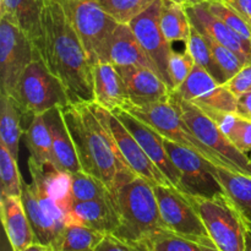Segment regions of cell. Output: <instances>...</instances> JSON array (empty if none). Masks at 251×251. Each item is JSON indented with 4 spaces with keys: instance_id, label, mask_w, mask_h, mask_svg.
<instances>
[{
    "instance_id": "2",
    "label": "cell",
    "mask_w": 251,
    "mask_h": 251,
    "mask_svg": "<svg viewBox=\"0 0 251 251\" xmlns=\"http://www.w3.org/2000/svg\"><path fill=\"white\" fill-rule=\"evenodd\" d=\"M61 113L82 172L103 181L114 196L120 188L137 178L93 103L68 104L61 108Z\"/></svg>"
},
{
    "instance_id": "26",
    "label": "cell",
    "mask_w": 251,
    "mask_h": 251,
    "mask_svg": "<svg viewBox=\"0 0 251 251\" xmlns=\"http://www.w3.org/2000/svg\"><path fill=\"white\" fill-rule=\"evenodd\" d=\"M107 234L86 226L68 223L54 240L53 251H95Z\"/></svg>"
},
{
    "instance_id": "31",
    "label": "cell",
    "mask_w": 251,
    "mask_h": 251,
    "mask_svg": "<svg viewBox=\"0 0 251 251\" xmlns=\"http://www.w3.org/2000/svg\"><path fill=\"white\" fill-rule=\"evenodd\" d=\"M145 251H206L205 245L180 237L168 229H162L152 234L142 244Z\"/></svg>"
},
{
    "instance_id": "45",
    "label": "cell",
    "mask_w": 251,
    "mask_h": 251,
    "mask_svg": "<svg viewBox=\"0 0 251 251\" xmlns=\"http://www.w3.org/2000/svg\"><path fill=\"white\" fill-rule=\"evenodd\" d=\"M247 217V216H245ZM248 229H247V251H251V223L247 217Z\"/></svg>"
},
{
    "instance_id": "15",
    "label": "cell",
    "mask_w": 251,
    "mask_h": 251,
    "mask_svg": "<svg viewBox=\"0 0 251 251\" xmlns=\"http://www.w3.org/2000/svg\"><path fill=\"white\" fill-rule=\"evenodd\" d=\"M191 25L205 36L234 51L244 65L251 63V42L233 31L212 14L205 1L185 6Z\"/></svg>"
},
{
    "instance_id": "16",
    "label": "cell",
    "mask_w": 251,
    "mask_h": 251,
    "mask_svg": "<svg viewBox=\"0 0 251 251\" xmlns=\"http://www.w3.org/2000/svg\"><path fill=\"white\" fill-rule=\"evenodd\" d=\"M126 86L134 107L167 102L172 90L152 69L142 66H117Z\"/></svg>"
},
{
    "instance_id": "17",
    "label": "cell",
    "mask_w": 251,
    "mask_h": 251,
    "mask_svg": "<svg viewBox=\"0 0 251 251\" xmlns=\"http://www.w3.org/2000/svg\"><path fill=\"white\" fill-rule=\"evenodd\" d=\"M86 226L103 234H114L119 227V213L114 198L73 202L66 216V225Z\"/></svg>"
},
{
    "instance_id": "50",
    "label": "cell",
    "mask_w": 251,
    "mask_h": 251,
    "mask_svg": "<svg viewBox=\"0 0 251 251\" xmlns=\"http://www.w3.org/2000/svg\"><path fill=\"white\" fill-rule=\"evenodd\" d=\"M203 1H217V0H203Z\"/></svg>"
},
{
    "instance_id": "23",
    "label": "cell",
    "mask_w": 251,
    "mask_h": 251,
    "mask_svg": "<svg viewBox=\"0 0 251 251\" xmlns=\"http://www.w3.org/2000/svg\"><path fill=\"white\" fill-rule=\"evenodd\" d=\"M21 200L24 203L25 211H26L27 218L29 221V225L33 230L36 243L51 247L60 230L44 212L33 188L24 178H22Z\"/></svg>"
},
{
    "instance_id": "28",
    "label": "cell",
    "mask_w": 251,
    "mask_h": 251,
    "mask_svg": "<svg viewBox=\"0 0 251 251\" xmlns=\"http://www.w3.org/2000/svg\"><path fill=\"white\" fill-rule=\"evenodd\" d=\"M216 172L226 194L244 212H251V176L218 166H216Z\"/></svg>"
},
{
    "instance_id": "11",
    "label": "cell",
    "mask_w": 251,
    "mask_h": 251,
    "mask_svg": "<svg viewBox=\"0 0 251 251\" xmlns=\"http://www.w3.org/2000/svg\"><path fill=\"white\" fill-rule=\"evenodd\" d=\"M38 55L33 42L11 22L0 19V86L11 97L22 74Z\"/></svg>"
},
{
    "instance_id": "7",
    "label": "cell",
    "mask_w": 251,
    "mask_h": 251,
    "mask_svg": "<svg viewBox=\"0 0 251 251\" xmlns=\"http://www.w3.org/2000/svg\"><path fill=\"white\" fill-rule=\"evenodd\" d=\"M169 100L176 105L184 122L193 130L199 140L215 151L227 163L230 171L251 176V158L249 154L238 150L203 110L188 100H181L173 91Z\"/></svg>"
},
{
    "instance_id": "19",
    "label": "cell",
    "mask_w": 251,
    "mask_h": 251,
    "mask_svg": "<svg viewBox=\"0 0 251 251\" xmlns=\"http://www.w3.org/2000/svg\"><path fill=\"white\" fill-rule=\"evenodd\" d=\"M43 115L51 135L55 168L70 174L82 172L74 141L61 113V108H53Z\"/></svg>"
},
{
    "instance_id": "32",
    "label": "cell",
    "mask_w": 251,
    "mask_h": 251,
    "mask_svg": "<svg viewBox=\"0 0 251 251\" xmlns=\"http://www.w3.org/2000/svg\"><path fill=\"white\" fill-rule=\"evenodd\" d=\"M0 180H1L0 195L21 198L22 176L17 167V159L1 144H0Z\"/></svg>"
},
{
    "instance_id": "22",
    "label": "cell",
    "mask_w": 251,
    "mask_h": 251,
    "mask_svg": "<svg viewBox=\"0 0 251 251\" xmlns=\"http://www.w3.org/2000/svg\"><path fill=\"white\" fill-rule=\"evenodd\" d=\"M109 63L115 66H142L156 73L153 63L140 44L129 25L119 24L113 36ZM157 74V73H156Z\"/></svg>"
},
{
    "instance_id": "9",
    "label": "cell",
    "mask_w": 251,
    "mask_h": 251,
    "mask_svg": "<svg viewBox=\"0 0 251 251\" xmlns=\"http://www.w3.org/2000/svg\"><path fill=\"white\" fill-rule=\"evenodd\" d=\"M154 193L167 229L205 247L216 248L185 193L172 185H154Z\"/></svg>"
},
{
    "instance_id": "40",
    "label": "cell",
    "mask_w": 251,
    "mask_h": 251,
    "mask_svg": "<svg viewBox=\"0 0 251 251\" xmlns=\"http://www.w3.org/2000/svg\"><path fill=\"white\" fill-rule=\"evenodd\" d=\"M225 85L237 98L251 92V63L243 66L239 73L235 74Z\"/></svg>"
},
{
    "instance_id": "29",
    "label": "cell",
    "mask_w": 251,
    "mask_h": 251,
    "mask_svg": "<svg viewBox=\"0 0 251 251\" xmlns=\"http://www.w3.org/2000/svg\"><path fill=\"white\" fill-rule=\"evenodd\" d=\"M185 46V49L193 56L195 64L202 66L206 71H208L220 85H225L227 82L220 66H218L215 58H213L212 50H211L205 36L201 32H199L194 26L191 27L190 36H189Z\"/></svg>"
},
{
    "instance_id": "47",
    "label": "cell",
    "mask_w": 251,
    "mask_h": 251,
    "mask_svg": "<svg viewBox=\"0 0 251 251\" xmlns=\"http://www.w3.org/2000/svg\"><path fill=\"white\" fill-rule=\"evenodd\" d=\"M206 251H220L217 248H210V247H206Z\"/></svg>"
},
{
    "instance_id": "48",
    "label": "cell",
    "mask_w": 251,
    "mask_h": 251,
    "mask_svg": "<svg viewBox=\"0 0 251 251\" xmlns=\"http://www.w3.org/2000/svg\"><path fill=\"white\" fill-rule=\"evenodd\" d=\"M54 1H58V2H60V4L65 5L66 2H69V1H70V0H54Z\"/></svg>"
},
{
    "instance_id": "8",
    "label": "cell",
    "mask_w": 251,
    "mask_h": 251,
    "mask_svg": "<svg viewBox=\"0 0 251 251\" xmlns=\"http://www.w3.org/2000/svg\"><path fill=\"white\" fill-rule=\"evenodd\" d=\"M127 112L153 127L166 139L193 150L215 166L229 169L227 163L215 151L199 140L171 100L146 107H132Z\"/></svg>"
},
{
    "instance_id": "20",
    "label": "cell",
    "mask_w": 251,
    "mask_h": 251,
    "mask_svg": "<svg viewBox=\"0 0 251 251\" xmlns=\"http://www.w3.org/2000/svg\"><path fill=\"white\" fill-rule=\"evenodd\" d=\"M0 216L12 251H22L36 243L21 198L0 195Z\"/></svg>"
},
{
    "instance_id": "44",
    "label": "cell",
    "mask_w": 251,
    "mask_h": 251,
    "mask_svg": "<svg viewBox=\"0 0 251 251\" xmlns=\"http://www.w3.org/2000/svg\"><path fill=\"white\" fill-rule=\"evenodd\" d=\"M22 251H53V249H51V247H48V245L39 244V243H32L31 245L25 248Z\"/></svg>"
},
{
    "instance_id": "27",
    "label": "cell",
    "mask_w": 251,
    "mask_h": 251,
    "mask_svg": "<svg viewBox=\"0 0 251 251\" xmlns=\"http://www.w3.org/2000/svg\"><path fill=\"white\" fill-rule=\"evenodd\" d=\"M191 25L185 5L176 0H162L161 28L169 43L183 42L186 44L191 32Z\"/></svg>"
},
{
    "instance_id": "18",
    "label": "cell",
    "mask_w": 251,
    "mask_h": 251,
    "mask_svg": "<svg viewBox=\"0 0 251 251\" xmlns=\"http://www.w3.org/2000/svg\"><path fill=\"white\" fill-rule=\"evenodd\" d=\"M93 90L95 103L109 112L132 108L124 80L117 66L112 63H98L93 65Z\"/></svg>"
},
{
    "instance_id": "24",
    "label": "cell",
    "mask_w": 251,
    "mask_h": 251,
    "mask_svg": "<svg viewBox=\"0 0 251 251\" xmlns=\"http://www.w3.org/2000/svg\"><path fill=\"white\" fill-rule=\"evenodd\" d=\"M22 110L9 95L0 92V144L19 159L20 139L24 135L21 126Z\"/></svg>"
},
{
    "instance_id": "41",
    "label": "cell",
    "mask_w": 251,
    "mask_h": 251,
    "mask_svg": "<svg viewBox=\"0 0 251 251\" xmlns=\"http://www.w3.org/2000/svg\"><path fill=\"white\" fill-rule=\"evenodd\" d=\"M95 251H145L142 248L127 244L113 234H107Z\"/></svg>"
},
{
    "instance_id": "10",
    "label": "cell",
    "mask_w": 251,
    "mask_h": 251,
    "mask_svg": "<svg viewBox=\"0 0 251 251\" xmlns=\"http://www.w3.org/2000/svg\"><path fill=\"white\" fill-rule=\"evenodd\" d=\"M164 146L169 157L180 172V189L183 193L202 198L226 194L218 179L216 166L193 150L176 144L164 137Z\"/></svg>"
},
{
    "instance_id": "21",
    "label": "cell",
    "mask_w": 251,
    "mask_h": 251,
    "mask_svg": "<svg viewBox=\"0 0 251 251\" xmlns=\"http://www.w3.org/2000/svg\"><path fill=\"white\" fill-rule=\"evenodd\" d=\"M46 0H0V19L11 22L32 42L41 32Z\"/></svg>"
},
{
    "instance_id": "43",
    "label": "cell",
    "mask_w": 251,
    "mask_h": 251,
    "mask_svg": "<svg viewBox=\"0 0 251 251\" xmlns=\"http://www.w3.org/2000/svg\"><path fill=\"white\" fill-rule=\"evenodd\" d=\"M237 113L240 117L251 120V92L245 93L238 98Z\"/></svg>"
},
{
    "instance_id": "25",
    "label": "cell",
    "mask_w": 251,
    "mask_h": 251,
    "mask_svg": "<svg viewBox=\"0 0 251 251\" xmlns=\"http://www.w3.org/2000/svg\"><path fill=\"white\" fill-rule=\"evenodd\" d=\"M24 136L32 158L39 166H53L55 168L53 141H51L50 131H49L43 114L32 115L28 127L24 132Z\"/></svg>"
},
{
    "instance_id": "42",
    "label": "cell",
    "mask_w": 251,
    "mask_h": 251,
    "mask_svg": "<svg viewBox=\"0 0 251 251\" xmlns=\"http://www.w3.org/2000/svg\"><path fill=\"white\" fill-rule=\"evenodd\" d=\"M251 25V0H223Z\"/></svg>"
},
{
    "instance_id": "4",
    "label": "cell",
    "mask_w": 251,
    "mask_h": 251,
    "mask_svg": "<svg viewBox=\"0 0 251 251\" xmlns=\"http://www.w3.org/2000/svg\"><path fill=\"white\" fill-rule=\"evenodd\" d=\"M220 251H247L248 223L242 208L227 195L202 198L186 194Z\"/></svg>"
},
{
    "instance_id": "6",
    "label": "cell",
    "mask_w": 251,
    "mask_h": 251,
    "mask_svg": "<svg viewBox=\"0 0 251 251\" xmlns=\"http://www.w3.org/2000/svg\"><path fill=\"white\" fill-rule=\"evenodd\" d=\"M12 100L24 115L44 114L53 108L70 104L65 87L37 55L27 66L16 86Z\"/></svg>"
},
{
    "instance_id": "13",
    "label": "cell",
    "mask_w": 251,
    "mask_h": 251,
    "mask_svg": "<svg viewBox=\"0 0 251 251\" xmlns=\"http://www.w3.org/2000/svg\"><path fill=\"white\" fill-rule=\"evenodd\" d=\"M93 104L98 113L104 118L123 157L129 164L130 168L135 172V174L151 183L152 185H172L171 181L162 173L161 169L153 163V161L147 156L144 149L140 146L139 142L132 136L131 132L124 126V124L118 119L117 115L98 105L97 103L93 102Z\"/></svg>"
},
{
    "instance_id": "3",
    "label": "cell",
    "mask_w": 251,
    "mask_h": 251,
    "mask_svg": "<svg viewBox=\"0 0 251 251\" xmlns=\"http://www.w3.org/2000/svg\"><path fill=\"white\" fill-rule=\"evenodd\" d=\"M115 201L119 227L113 235L118 239L141 248L152 234L167 229L162 220L154 185L145 179L137 176L120 188Z\"/></svg>"
},
{
    "instance_id": "12",
    "label": "cell",
    "mask_w": 251,
    "mask_h": 251,
    "mask_svg": "<svg viewBox=\"0 0 251 251\" xmlns=\"http://www.w3.org/2000/svg\"><path fill=\"white\" fill-rule=\"evenodd\" d=\"M161 10L162 0H156L149 9L135 17L129 26L153 63L157 75L172 91H174L173 81L169 74V59L173 50V44L169 43L162 32Z\"/></svg>"
},
{
    "instance_id": "30",
    "label": "cell",
    "mask_w": 251,
    "mask_h": 251,
    "mask_svg": "<svg viewBox=\"0 0 251 251\" xmlns=\"http://www.w3.org/2000/svg\"><path fill=\"white\" fill-rule=\"evenodd\" d=\"M218 85L220 83L213 78V76L208 71H206L202 66L195 64L188 78L173 92L181 100L193 102L196 98L201 97L208 91L217 87Z\"/></svg>"
},
{
    "instance_id": "37",
    "label": "cell",
    "mask_w": 251,
    "mask_h": 251,
    "mask_svg": "<svg viewBox=\"0 0 251 251\" xmlns=\"http://www.w3.org/2000/svg\"><path fill=\"white\" fill-rule=\"evenodd\" d=\"M205 36V34H203ZM206 41H207L208 46H210L211 50H212L213 58H215L216 63L220 66L221 71L225 75L226 80H230L233 76L237 73H239L240 69L244 66L237 54L233 50H230L227 47H223L222 44L217 43L216 41L211 39L210 37L205 36Z\"/></svg>"
},
{
    "instance_id": "51",
    "label": "cell",
    "mask_w": 251,
    "mask_h": 251,
    "mask_svg": "<svg viewBox=\"0 0 251 251\" xmlns=\"http://www.w3.org/2000/svg\"><path fill=\"white\" fill-rule=\"evenodd\" d=\"M248 220H249V218H248ZM250 221V220H249ZM250 223H251V221H250Z\"/></svg>"
},
{
    "instance_id": "1",
    "label": "cell",
    "mask_w": 251,
    "mask_h": 251,
    "mask_svg": "<svg viewBox=\"0 0 251 251\" xmlns=\"http://www.w3.org/2000/svg\"><path fill=\"white\" fill-rule=\"evenodd\" d=\"M34 46L49 71L65 87L70 104L95 102L93 66L63 4L46 0Z\"/></svg>"
},
{
    "instance_id": "35",
    "label": "cell",
    "mask_w": 251,
    "mask_h": 251,
    "mask_svg": "<svg viewBox=\"0 0 251 251\" xmlns=\"http://www.w3.org/2000/svg\"><path fill=\"white\" fill-rule=\"evenodd\" d=\"M98 4L119 24L129 25L156 0H97Z\"/></svg>"
},
{
    "instance_id": "33",
    "label": "cell",
    "mask_w": 251,
    "mask_h": 251,
    "mask_svg": "<svg viewBox=\"0 0 251 251\" xmlns=\"http://www.w3.org/2000/svg\"><path fill=\"white\" fill-rule=\"evenodd\" d=\"M114 198L112 191L103 181L85 172L73 174V200L78 201L97 200V199Z\"/></svg>"
},
{
    "instance_id": "49",
    "label": "cell",
    "mask_w": 251,
    "mask_h": 251,
    "mask_svg": "<svg viewBox=\"0 0 251 251\" xmlns=\"http://www.w3.org/2000/svg\"><path fill=\"white\" fill-rule=\"evenodd\" d=\"M243 212H244V211H243ZM244 213H245V216H247V217L251 221V212H244Z\"/></svg>"
},
{
    "instance_id": "36",
    "label": "cell",
    "mask_w": 251,
    "mask_h": 251,
    "mask_svg": "<svg viewBox=\"0 0 251 251\" xmlns=\"http://www.w3.org/2000/svg\"><path fill=\"white\" fill-rule=\"evenodd\" d=\"M207 9L215 16L222 20L227 26H229L233 31L237 32L243 38L251 42V25L245 21L235 10H233L229 5L226 4L223 0L217 1H205Z\"/></svg>"
},
{
    "instance_id": "14",
    "label": "cell",
    "mask_w": 251,
    "mask_h": 251,
    "mask_svg": "<svg viewBox=\"0 0 251 251\" xmlns=\"http://www.w3.org/2000/svg\"><path fill=\"white\" fill-rule=\"evenodd\" d=\"M114 113L118 119L124 124V126L131 132L132 136L136 139L140 146L144 149L147 156L153 161V163L162 171V173L167 176L171 184L176 188L180 189V172L176 168V164L169 157L164 146V137L158 131L140 120L131 113L124 109H118Z\"/></svg>"
},
{
    "instance_id": "34",
    "label": "cell",
    "mask_w": 251,
    "mask_h": 251,
    "mask_svg": "<svg viewBox=\"0 0 251 251\" xmlns=\"http://www.w3.org/2000/svg\"><path fill=\"white\" fill-rule=\"evenodd\" d=\"M193 104L203 112L237 113L238 98L226 85H218L201 97L193 100Z\"/></svg>"
},
{
    "instance_id": "39",
    "label": "cell",
    "mask_w": 251,
    "mask_h": 251,
    "mask_svg": "<svg viewBox=\"0 0 251 251\" xmlns=\"http://www.w3.org/2000/svg\"><path fill=\"white\" fill-rule=\"evenodd\" d=\"M238 150L244 153H251V120L240 117L229 137Z\"/></svg>"
},
{
    "instance_id": "46",
    "label": "cell",
    "mask_w": 251,
    "mask_h": 251,
    "mask_svg": "<svg viewBox=\"0 0 251 251\" xmlns=\"http://www.w3.org/2000/svg\"><path fill=\"white\" fill-rule=\"evenodd\" d=\"M176 1L180 2V4L185 5V6H189V5H195V4H200V2H203V0H176Z\"/></svg>"
},
{
    "instance_id": "5",
    "label": "cell",
    "mask_w": 251,
    "mask_h": 251,
    "mask_svg": "<svg viewBox=\"0 0 251 251\" xmlns=\"http://www.w3.org/2000/svg\"><path fill=\"white\" fill-rule=\"evenodd\" d=\"M64 6L92 66L109 63L110 44L119 22L97 0H70Z\"/></svg>"
},
{
    "instance_id": "38",
    "label": "cell",
    "mask_w": 251,
    "mask_h": 251,
    "mask_svg": "<svg viewBox=\"0 0 251 251\" xmlns=\"http://www.w3.org/2000/svg\"><path fill=\"white\" fill-rule=\"evenodd\" d=\"M195 61L188 50L179 51L173 49L169 59V74L173 81L174 90L181 86L193 70Z\"/></svg>"
}]
</instances>
